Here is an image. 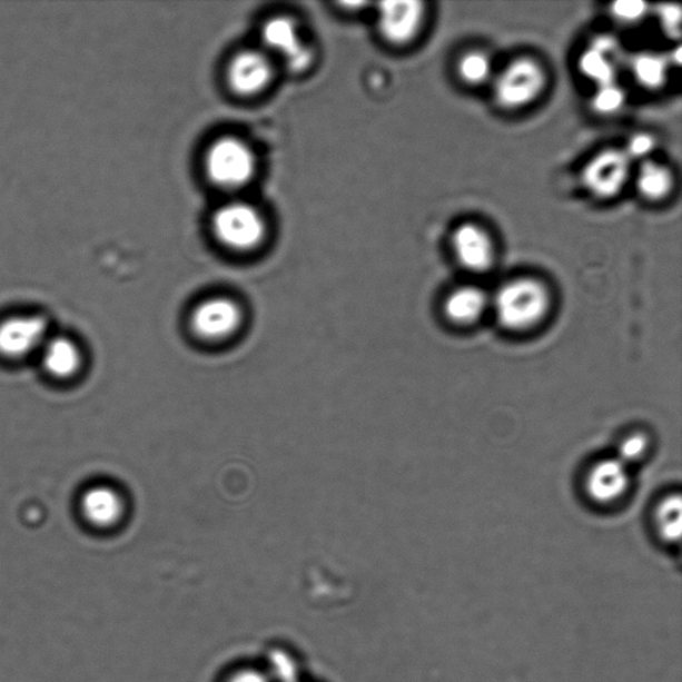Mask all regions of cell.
<instances>
[{
    "instance_id": "484cf974",
    "label": "cell",
    "mask_w": 682,
    "mask_h": 682,
    "mask_svg": "<svg viewBox=\"0 0 682 682\" xmlns=\"http://www.w3.org/2000/svg\"><path fill=\"white\" fill-rule=\"evenodd\" d=\"M654 148H656V140H654L652 135L641 132L634 135V137L627 141L624 152L631 160H645L654 151Z\"/></svg>"
},
{
    "instance_id": "2e32d148",
    "label": "cell",
    "mask_w": 682,
    "mask_h": 682,
    "mask_svg": "<svg viewBox=\"0 0 682 682\" xmlns=\"http://www.w3.org/2000/svg\"><path fill=\"white\" fill-rule=\"evenodd\" d=\"M488 297L477 287H461L452 291L444 303V313L452 323L468 326L485 313Z\"/></svg>"
},
{
    "instance_id": "9c48e42d",
    "label": "cell",
    "mask_w": 682,
    "mask_h": 682,
    "mask_svg": "<svg viewBox=\"0 0 682 682\" xmlns=\"http://www.w3.org/2000/svg\"><path fill=\"white\" fill-rule=\"evenodd\" d=\"M424 4L416 0L384 2L377 11V29L391 45H408L422 29Z\"/></svg>"
},
{
    "instance_id": "277c9868",
    "label": "cell",
    "mask_w": 682,
    "mask_h": 682,
    "mask_svg": "<svg viewBox=\"0 0 682 682\" xmlns=\"http://www.w3.org/2000/svg\"><path fill=\"white\" fill-rule=\"evenodd\" d=\"M212 228L216 239L234 251H251L266 236V223L254 206L233 201L215 212Z\"/></svg>"
},
{
    "instance_id": "7402d4cb",
    "label": "cell",
    "mask_w": 682,
    "mask_h": 682,
    "mask_svg": "<svg viewBox=\"0 0 682 682\" xmlns=\"http://www.w3.org/2000/svg\"><path fill=\"white\" fill-rule=\"evenodd\" d=\"M625 101L624 90L614 82L597 87L592 98V108L600 115H613L625 106Z\"/></svg>"
},
{
    "instance_id": "9a60e30c",
    "label": "cell",
    "mask_w": 682,
    "mask_h": 682,
    "mask_svg": "<svg viewBox=\"0 0 682 682\" xmlns=\"http://www.w3.org/2000/svg\"><path fill=\"white\" fill-rule=\"evenodd\" d=\"M43 368L56 379H69L82 366V354L76 343L67 337L47 339L40 348Z\"/></svg>"
},
{
    "instance_id": "8992f818",
    "label": "cell",
    "mask_w": 682,
    "mask_h": 682,
    "mask_svg": "<svg viewBox=\"0 0 682 682\" xmlns=\"http://www.w3.org/2000/svg\"><path fill=\"white\" fill-rule=\"evenodd\" d=\"M261 39L269 51L283 59L289 71L300 73L314 62V50L304 42L293 19L276 17L267 20Z\"/></svg>"
},
{
    "instance_id": "8fae6325",
    "label": "cell",
    "mask_w": 682,
    "mask_h": 682,
    "mask_svg": "<svg viewBox=\"0 0 682 682\" xmlns=\"http://www.w3.org/2000/svg\"><path fill=\"white\" fill-rule=\"evenodd\" d=\"M452 249H454L458 265L475 274L488 271L495 259L488 234L470 223L456 228L452 235Z\"/></svg>"
},
{
    "instance_id": "52a82bcc",
    "label": "cell",
    "mask_w": 682,
    "mask_h": 682,
    "mask_svg": "<svg viewBox=\"0 0 682 682\" xmlns=\"http://www.w3.org/2000/svg\"><path fill=\"white\" fill-rule=\"evenodd\" d=\"M631 161L621 150H606L596 155L583 170L586 191L604 200L617 196L630 179Z\"/></svg>"
},
{
    "instance_id": "d4e9b609",
    "label": "cell",
    "mask_w": 682,
    "mask_h": 682,
    "mask_svg": "<svg viewBox=\"0 0 682 682\" xmlns=\"http://www.w3.org/2000/svg\"><path fill=\"white\" fill-rule=\"evenodd\" d=\"M221 682H273L261 665H241L229 671Z\"/></svg>"
},
{
    "instance_id": "ffe728a7",
    "label": "cell",
    "mask_w": 682,
    "mask_h": 682,
    "mask_svg": "<svg viewBox=\"0 0 682 682\" xmlns=\"http://www.w3.org/2000/svg\"><path fill=\"white\" fill-rule=\"evenodd\" d=\"M681 510L682 504L679 495L665 497L658 506V532L665 543H679L681 537Z\"/></svg>"
},
{
    "instance_id": "30bf717a",
    "label": "cell",
    "mask_w": 682,
    "mask_h": 682,
    "mask_svg": "<svg viewBox=\"0 0 682 682\" xmlns=\"http://www.w3.org/2000/svg\"><path fill=\"white\" fill-rule=\"evenodd\" d=\"M273 65L266 52L247 50L239 52L228 67V83L243 97L261 92L271 82Z\"/></svg>"
},
{
    "instance_id": "e0dca14e",
    "label": "cell",
    "mask_w": 682,
    "mask_h": 682,
    "mask_svg": "<svg viewBox=\"0 0 682 682\" xmlns=\"http://www.w3.org/2000/svg\"><path fill=\"white\" fill-rule=\"evenodd\" d=\"M273 682H303V666L299 658L285 646H274L266 653L261 664Z\"/></svg>"
},
{
    "instance_id": "83f0119b",
    "label": "cell",
    "mask_w": 682,
    "mask_h": 682,
    "mask_svg": "<svg viewBox=\"0 0 682 682\" xmlns=\"http://www.w3.org/2000/svg\"><path fill=\"white\" fill-rule=\"evenodd\" d=\"M303 682H306V681H303Z\"/></svg>"
},
{
    "instance_id": "7c38bea8",
    "label": "cell",
    "mask_w": 682,
    "mask_h": 682,
    "mask_svg": "<svg viewBox=\"0 0 682 682\" xmlns=\"http://www.w3.org/2000/svg\"><path fill=\"white\" fill-rule=\"evenodd\" d=\"M630 485V467L617 457L594 464L586 476L587 495L599 504L617 502L625 495Z\"/></svg>"
},
{
    "instance_id": "ac0fdd59",
    "label": "cell",
    "mask_w": 682,
    "mask_h": 682,
    "mask_svg": "<svg viewBox=\"0 0 682 682\" xmlns=\"http://www.w3.org/2000/svg\"><path fill=\"white\" fill-rule=\"evenodd\" d=\"M636 186L643 198L650 201H659L670 195L673 179L670 170L664 166L645 161L640 168Z\"/></svg>"
},
{
    "instance_id": "7a4b0ae2",
    "label": "cell",
    "mask_w": 682,
    "mask_h": 682,
    "mask_svg": "<svg viewBox=\"0 0 682 682\" xmlns=\"http://www.w3.org/2000/svg\"><path fill=\"white\" fill-rule=\"evenodd\" d=\"M550 294L542 283L516 279L500 287L493 309L497 322L510 330H525L537 326L548 313Z\"/></svg>"
},
{
    "instance_id": "5bb4252c",
    "label": "cell",
    "mask_w": 682,
    "mask_h": 682,
    "mask_svg": "<svg viewBox=\"0 0 682 682\" xmlns=\"http://www.w3.org/2000/svg\"><path fill=\"white\" fill-rule=\"evenodd\" d=\"M617 43L611 38H599L579 60L583 76L600 86L616 82Z\"/></svg>"
},
{
    "instance_id": "3957f363",
    "label": "cell",
    "mask_w": 682,
    "mask_h": 682,
    "mask_svg": "<svg viewBox=\"0 0 682 682\" xmlns=\"http://www.w3.org/2000/svg\"><path fill=\"white\" fill-rule=\"evenodd\" d=\"M206 174L214 185L236 190L251 181L256 170L253 148L239 138H220L209 146L205 158Z\"/></svg>"
},
{
    "instance_id": "5b68a950",
    "label": "cell",
    "mask_w": 682,
    "mask_h": 682,
    "mask_svg": "<svg viewBox=\"0 0 682 682\" xmlns=\"http://www.w3.org/2000/svg\"><path fill=\"white\" fill-rule=\"evenodd\" d=\"M545 86V73L535 60L522 58L505 67L493 85V98L505 110H518L535 101Z\"/></svg>"
},
{
    "instance_id": "44dd1931",
    "label": "cell",
    "mask_w": 682,
    "mask_h": 682,
    "mask_svg": "<svg viewBox=\"0 0 682 682\" xmlns=\"http://www.w3.org/2000/svg\"><path fill=\"white\" fill-rule=\"evenodd\" d=\"M457 72L464 83L470 86L483 85L491 78V59L481 51L467 52L458 62Z\"/></svg>"
},
{
    "instance_id": "6da1fadb",
    "label": "cell",
    "mask_w": 682,
    "mask_h": 682,
    "mask_svg": "<svg viewBox=\"0 0 682 682\" xmlns=\"http://www.w3.org/2000/svg\"><path fill=\"white\" fill-rule=\"evenodd\" d=\"M186 324L194 343L206 348H221L245 334L246 309L233 297L209 296L195 304Z\"/></svg>"
},
{
    "instance_id": "4316f807",
    "label": "cell",
    "mask_w": 682,
    "mask_h": 682,
    "mask_svg": "<svg viewBox=\"0 0 682 682\" xmlns=\"http://www.w3.org/2000/svg\"><path fill=\"white\" fill-rule=\"evenodd\" d=\"M660 22L663 24L664 30L670 33L680 32L681 9L679 6L665 4L661 6L659 10Z\"/></svg>"
},
{
    "instance_id": "603a6c76",
    "label": "cell",
    "mask_w": 682,
    "mask_h": 682,
    "mask_svg": "<svg viewBox=\"0 0 682 682\" xmlns=\"http://www.w3.org/2000/svg\"><path fill=\"white\" fill-rule=\"evenodd\" d=\"M648 451V441L645 436L634 434L624 438L620 443L617 451V458L623 462L627 467L634 463H639L643 458Z\"/></svg>"
},
{
    "instance_id": "cb8c5ba5",
    "label": "cell",
    "mask_w": 682,
    "mask_h": 682,
    "mask_svg": "<svg viewBox=\"0 0 682 682\" xmlns=\"http://www.w3.org/2000/svg\"><path fill=\"white\" fill-rule=\"evenodd\" d=\"M648 4L637 0H623L612 6V16L621 23H636L645 17Z\"/></svg>"
},
{
    "instance_id": "d6986e66",
    "label": "cell",
    "mask_w": 682,
    "mask_h": 682,
    "mask_svg": "<svg viewBox=\"0 0 682 682\" xmlns=\"http://www.w3.org/2000/svg\"><path fill=\"white\" fill-rule=\"evenodd\" d=\"M632 70L637 83L648 90H658L666 82L668 62L658 53H640L633 59Z\"/></svg>"
},
{
    "instance_id": "ba28073f",
    "label": "cell",
    "mask_w": 682,
    "mask_h": 682,
    "mask_svg": "<svg viewBox=\"0 0 682 682\" xmlns=\"http://www.w3.org/2000/svg\"><path fill=\"white\" fill-rule=\"evenodd\" d=\"M47 324L37 315H16L0 322V356L18 360L43 347Z\"/></svg>"
},
{
    "instance_id": "4fadbf2b",
    "label": "cell",
    "mask_w": 682,
    "mask_h": 682,
    "mask_svg": "<svg viewBox=\"0 0 682 682\" xmlns=\"http://www.w3.org/2000/svg\"><path fill=\"white\" fill-rule=\"evenodd\" d=\"M82 513L87 522L100 530L112 528L126 515V500L108 485H97L82 497Z\"/></svg>"
}]
</instances>
